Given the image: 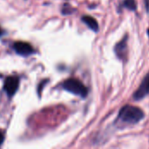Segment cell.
Returning <instances> with one entry per match:
<instances>
[{
    "mask_svg": "<svg viewBox=\"0 0 149 149\" xmlns=\"http://www.w3.org/2000/svg\"><path fill=\"white\" fill-rule=\"evenodd\" d=\"M19 86V79L16 76L8 77L3 84V89L6 93L10 97L13 96L18 89Z\"/></svg>",
    "mask_w": 149,
    "mask_h": 149,
    "instance_id": "3",
    "label": "cell"
},
{
    "mask_svg": "<svg viewBox=\"0 0 149 149\" xmlns=\"http://www.w3.org/2000/svg\"><path fill=\"white\" fill-rule=\"evenodd\" d=\"M3 140H4V137H3V134L0 132V146L3 144Z\"/></svg>",
    "mask_w": 149,
    "mask_h": 149,
    "instance_id": "9",
    "label": "cell"
},
{
    "mask_svg": "<svg viewBox=\"0 0 149 149\" xmlns=\"http://www.w3.org/2000/svg\"><path fill=\"white\" fill-rule=\"evenodd\" d=\"M82 21L93 31H98L99 30V24L98 22L95 18H93L91 16H83L82 17Z\"/></svg>",
    "mask_w": 149,
    "mask_h": 149,
    "instance_id": "7",
    "label": "cell"
},
{
    "mask_svg": "<svg viewBox=\"0 0 149 149\" xmlns=\"http://www.w3.org/2000/svg\"><path fill=\"white\" fill-rule=\"evenodd\" d=\"M145 2H146L147 10H148V11H149V0H145Z\"/></svg>",
    "mask_w": 149,
    "mask_h": 149,
    "instance_id": "10",
    "label": "cell"
},
{
    "mask_svg": "<svg viewBox=\"0 0 149 149\" xmlns=\"http://www.w3.org/2000/svg\"><path fill=\"white\" fill-rule=\"evenodd\" d=\"M149 94V72L143 79L140 87L134 93V99L135 100H141Z\"/></svg>",
    "mask_w": 149,
    "mask_h": 149,
    "instance_id": "4",
    "label": "cell"
},
{
    "mask_svg": "<svg viewBox=\"0 0 149 149\" xmlns=\"http://www.w3.org/2000/svg\"><path fill=\"white\" fill-rule=\"evenodd\" d=\"M144 112L137 107L125 106L119 113V119L125 123L136 124L144 118Z\"/></svg>",
    "mask_w": 149,
    "mask_h": 149,
    "instance_id": "1",
    "label": "cell"
},
{
    "mask_svg": "<svg viewBox=\"0 0 149 149\" xmlns=\"http://www.w3.org/2000/svg\"><path fill=\"white\" fill-rule=\"evenodd\" d=\"M3 34V31H2V30H1V28H0V36Z\"/></svg>",
    "mask_w": 149,
    "mask_h": 149,
    "instance_id": "11",
    "label": "cell"
},
{
    "mask_svg": "<svg viewBox=\"0 0 149 149\" xmlns=\"http://www.w3.org/2000/svg\"><path fill=\"white\" fill-rule=\"evenodd\" d=\"M63 88L78 96H80L82 98H86L88 94V90L85 86V85L76 79H68L63 83Z\"/></svg>",
    "mask_w": 149,
    "mask_h": 149,
    "instance_id": "2",
    "label": "cell"
},
{
    "mask_svg": "<svg viewBox=\"0 0 149 149\" xmlns=\"http://www.w3.org/2000/svg\"><path fill=\"white\" fill-rule=\"evenodd\" d=\"M117 57L121 60H126L127 58V37L121 39L114 47Z\"/></svg>",
    "mask_w": 149,
    "mask_h": 149,
    "instance_id": "5",
    "label": "cell"
},
{
    "mask_svg": "<svg viewBox=\"0 0 149 149\" xmlns=\"http://www.w3.org/2000/svg\"><path fill=\"white\" fill-rule=\"evenodd\" d=\"M124 6L130 10H135L137 8V4L135 0H125L124 1Z\"/></svg>",
    "mask_w": 149,
    "mask_h": 149,
    "instance_id": "8",
    "label": "cell"
},
{
    "mask_svg": "<svg viewBox=\"0 0 149 149\" xmlns=\"http://www.w3.org/2000/svg\"><path fill=\"white\" fill-rule=\"evenodd\" d=\"M13 47H14V50L16 51V52L22 56H28L34 52L33 47L26 42H21V41L16 42L14 44Z\"/></svg>",
    "mask_w": 149,
    "mask_h": 149,
    "instance_id": "6",
    "label": "cell"
}]
</instances>
